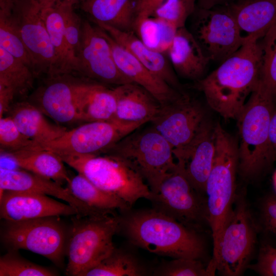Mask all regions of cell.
<instances>
[{
	"label": "cell",
	"mask_w": 276,
	"mask_h": 276,
	"mask_svg": "<svg viewBox=\"0 0 276 276\" xmlns=\"http://www.w3.org/2000/svg\"><path fill=\"white\" fill-rule=\"evenodd\" d=\"M259 38H244L241 47L205 77L197 81L209 106L223 118L237 119L260 80Z\"/></svg>",
	"instance_id": "6da1fadb"
},
{
	"label": "cell",
	"mask_w": 276,
	"mask_h": 276,
	"mask_svg": "<svg viewBox=\"0 0 276 276\" xmlns=\"http://www.w3.org/2000/svg\"><path fill=\"white\" fill-rule=\"evenodd\" d=\"M119 217L118 233L134 246L173 259L202 260L205 256L199 232L153 208H131L120 212Z\"/></svg>",
	"instance_id": "7a4b0ae2"
},
{
	"label": "cell",
	"mask_w": 276,
	"mask_h": 276,
	"mask_svg": "<svg viewBox=\"0 0 276 276\" xmlns=\"http://www.w3.org/2000/svg\"><path fill=\"white\" fill-rule=\"evenodd\" d=\"M273 95L260 80L236 119L238 172L245 179L261 175L276 159L269 140Z\"/></svg>",
	"instance_id": "3957f363"
},
{
	"label": "cell",
	"mask_w": 276,
	"mask_h": 276,
	"mask_svg": "<svg viewBox=\"0 0 276 276\" xmlns=\"http://www.w3.org/2000/svg\"><path fill=\"white\" fill-rule=\"evenodd\" d=\"M215 152L208 177L205 194L209 225L216 251L223 227L233 209L237 196L238 143L219 123L214 126Z\"/></svg>",
	"instance_id": "277c9868"
},
{
	"label": "cell",
	"mask_w": 276,
	"mask_h": 276,
	"mask_svg": "<svg viewBox=\"0 0 276 276\" xmlns=\"http://www.w3.org/2000/svg\"><path fill=\"white\" fill-rule=\"evenodd\" d=\"M119 225L117 213L73 216L66 242L65 274L84 276L106 258L116 247L113 239Z\"/></svg>",
	"instance_id": "5b68a950"
},
{
	"label": "cell",
	"mask_w": 276,
	"mask_h": 276,
	"mask_svg": "<svg viewBox=\"0 0 276 276\" xmlns=\"http://www.w3.org/2000/svg\"><path fill=\"white\" fill-rule=\"evenodd\" d=\"M103 154L59 156L64 163L99 188L119 197L131 207L140 199L149 200L152 193L138 169L125 159Z\"/></svg>",
	"instance_id": "8992f818"
},
{
	"label": "cell",
	"mask_w": 276,
	"mask_h": 276,
	"mask_svg": "<svg viewBox=\"0 0 276 276\" xmlns=\"http://www.w3.org/2000/svg\"><path fill=\"white\" fill-rule=\"evenodd\" d=\"M103 153L131 163L153 193L158 192L164 180L177 167L172 146L153 126L135 130Z\"/></svg>",
	"instance_id": "52a82bcc"
},
{
	"label": "cell",
	"mask_w": 276,
	"mask_h": 276,
	"mask_svg": "<svg viewBox=\"0 0 276 276\" xmlns=\"http://www.w3.org/2000/svg\"><path fill=\"white\" fill-rule=\"evenodd\" d=\"M60 217L49 216L18 221L3 220L1 241L7 251L29 250L43 256L62 268L69 227Z\"/></svg>",
	"instance_id": "ba28073f"
},
{
	"label": "cell",
	"mask_w": 276,
	"mask_h": 276,
	"mask_svg": "<svg viewBox=\"0 0 276 276\" xmlns=\"http://www.w3.org/2000/svg\"><path fill=\"white\" fill-rule=\"evenodd\" d=\"M257 227L244 195L237 194L210 262L224 276L241 275L248 268L257 243Z\"/></svg>",
	"instance_id": "9c48e42d"
},
{
	"label": "cell",
	"mask_w": 276,
	"mask_h": 276,
	"mask_svg": "<svg viewBox=\"0 0 276 276\" xmlns=\"http://www.w3.org/2000/svg\"><path fill=\"white\" fill-rule=\"evenodd\" d=\"M177 165L149 200L154 210L200 232L204 225H209L205 195L194 188L183 167Z\"/></svg>",
	"instance_id": "30bf717a"
},
{
	"label": "cell",
	"mask_w": 276,
	"mask_h": 276,
	"mask_svg": "<svg viewBox=\"0 0 276 276\" xmlns=\"http://www.w3.org/2000/svg\"><path fill=\"white\" fill-rule=\"evenodd\" d=\"M190 32L210 61L222 62L242 45L244 38L228 5L196 8Z\"/></svg>",
	"instance_id": "8fae6325"
},
{
	"label": "cell",
	"mask_w": 276,
	"mask_h": 276,
	"mask_svg": "<svg viewBox=\"0 0 276 276\" xmlns=\"http://www.w3.org/2000/svg\"><path fill=\"white\" fill-rule=\"evenodd\" d=\"M143 125L116 119L86 122L66 130L52 141L33 147L51 151L59 156L102 154Z\"/></svg>",
	"instance_id": "7c38bea8"
},
{
	"label": "cell",
	"mask_w": 276,
	"mask_h": 276,
	"mask_svg": "<svg viewBox=\"0 0 276 276\" xmlns=\"http://www.w3.org/2000/svg\"><path fill=\"white\" fill-rule=\"evenodd\" d=\"M77 60L76 72L89 79L116 86L132 83L117 67L105 31L86 20H83Z\"/></svg>",
	"instance_id": "4fadbf2b"
},
{
	"label": "cell",
	"mask_w": 276,
	"mask_h": 276,
	"mask_svg": "<svg viewBox=\"0 0 276 276\" xmlns=\"http://www.w3.org/2000/svg\"><path fill=\"white\" fill-rule=\"evenodd\" d=\"M12 14L31 58L35 74H57V59L41 9L35 0H19Z\"/></svg>",
	"instance_id": "5bb4252c"
},
{
	"label": "cell",
	"mask_w": 276,
	"mask_h": 276,
	"mask_svg": "<svg viewBox=\"0 0 276 276\" xmlns=\"http://www.w3.org/2000/svg\"><path fill=\"white\" fill-rule=\"evenodd\" d=\"M202 107L187 95L161 106L151 122L170 144L173 151L182 149L195 137L205 121Z\"/></svg>",
	"instance_id": "9a60e30c"
},
{
	"label": "cell",
	"mask_w": 276,
	"mask_h": 276,
	"mask_svg": "<svg viewBox=\"0 0 276 276\" xmlns=\"http://www.w3.org/2000/svg\"><path fill=\"white\" fill-rule=\"evenodd\" d=\"M50 77L38 92V105L36 106L58 122L79 121L78 102L86 81L76 79L70 74Z\"/></svg>",
	"instance_id": "2e32d148"
},
{
	"label": "cell",
	"mask_w": 276,
	"mask_h": 276,
	"mask_svg": "<svg viewBox=\"0 0 276 276\" xmlns=\"http://www.w3.org/2000/svg\"><path fill=\"white\" fill-rule=\"evenodd\" d=\"M0 191V217L4 220L18 221L78 214L69 204L56 200L48 195L27 192Z\"/></svg>",
	"instance_id": "e0dca14e"
},
{
	"label": "cell",
	"mask_w": 276,
	"mask_h": 276,
	"mask_svg": "<svg viewBox=\"0 0 276 276\" xmlns=\"http://www.w3.org/2000/svg\"><path fill=\"white\" fill-rule=\"evenodd\" d=\"M215 152L214 126L206 119L188 145L173 151L176 163L183 167L185 175L192 186L203 195Z\"/></svg>",
	"instance_id": "ac0fdd59"
},
{
	"label": "cell",
	"mask_w": 276,
	"mask_h": 276,
	"mask_svg": "<svg viewBox=\"0 0 276 276\" xmlns=\"http://www.w3.org/2000/svg\"><path fill=\"white\" fill-rule=\"evenodd\" d=\"M27 192L55 197L66 202L79 216L107 213L95 210L76 198L67 187L55 181L21 169L0 168V191Z\"/></svg>",
	"instance_id": "d6986e66"
},
{
	"label": "cell",
	"mask_w": 276,
	"mask_h": 276,
	"mask_svg": "<svg viewBox=\"0 0 276 276\" xmlns=\"http://www.w3.org/2000/svg\"><path fill=\"white\" fill-rule=\"evenodd\" d=\"M105 33L111 45L114 61L120 72L132 83L150 93L161 106L175 101L186 94L173 88L151 72L125 48Z\"/></svg>",
	"instance_id": "ffe728a7"
},
{
	"label": "cell",
	"mask_w": 276,
	"mask_h": 276,
	"mask_svg": "<svg viewBox=\"0 0 276 276\" xmlns=\"http://www.w3.org/2000/svg\"><path fill=\"white\" fill-rule=\"evenodd\" d=\"M117 42L125 48L151 72L176 90L184 93L166 54L153 50L145 44L134 32L124 31L100 23H95Z\"/></svg>",
	"instance_id": "44dd1931"
},
{
	"label": "cell",
	"mask_w": 276,
	"mask_h": 276,
	"mask_svg": "<svg viewBox=\"0 0 276 276\" xmlns=\"http://www.w3.org/2000/svg\"><path fill=\"white\" fill-rule=\"evenodd\" d=\"M167 54L175 72L189 80L202 78L210 61L185 27L177 29Z\"/></svg>",
	"instance_id": "7402d4cb"
},
{
	"label": "cell",
	"mask_w": 276,
	"mask_h": 276,
	"mask_svg": "<svg viewBox=\"0 0 276 276\" xmlns=\"http://www.w3.org/2000/svg\"><path fill=\"white\" fill-rule=\"evenodd\" d=\"M117 108L114 119L144 124L152 122L159 112L161 105L141 86L128 83L114 87Z\"/></svg>",
	"instance_id": "603a6c76"
},
{
	"label": "cell",
	"mask_w": 276,
	"mask_h": 276,
	"mask_svg": "<svg viewBox=\"0 0 276 276\" xmlns=\"http://www.w3.org/2000/svg\"><path fill=\"white\" fill-rule=\"evenodd\" d=\"M228 6L244 38L261 39L276 25V0H235Z\"/></svg>",
	"instance_id": "cb8c5ba5"
},
{
	"label": "cell",
	"mask_w": 276,
	"mask_h": 276,
	"mask_svg": "<svg viewBox=\"0 0 276 276\" xmlns=\"http://www.w3.org/2000/svg\"><path fill=\"white\" fill-rule=\"evenodd\" d=\"M137 0H80L81 9L95 23L134 32Z\"/></svg>",
	"instance_id": "d4e9b609"
},
{
	"label": "cell",
	"mask_w": 276,
	"mask_h": 276,
	"mask_svg": "<svg viewBox=\"0 0 276 276\" xmlns=\"http://www.w3.org/2000/svg\"><path fill=\"white\" fill-rule=\"evenodd\" d=\"M10 110L9 116L20 131L35 142L34 146L52 141L67 130L65 127L49 122L41 110L30 103H17Z\"/></svg>",
	"instance_id": "484cf974"
},
{
	"label": "cell",
	"mask_w": 276,
	"mask_h": 276,
	"mask_svg": "<svg viewBox=\"0 0 276 276\" xmlns=\"http://www.w3.org/2000/svg\"><path fill=\"white\" fill-rule=\"evenodd\" d=\"M5 152L20 169L50 179L62 186L70 180L71 177L64 162L51 151L31 146L15 152Z\"/></svg>",
	"instance_id": "4316f807"
},
{
	"label": "cell",
	"mask_w": 276,
	"mask_h": 276,
	"mask_svg": "<svg viewBox=\"0 0 276 276\" xmlns=\"http://www.w3.org/2000/svg\"><path fill=\"white\" fill-rule=\"evenodd\" d=\"M117 108L114 88L87 81L78 102L79 121H106L114 119Z\"/></svg>",
	"instance_id": "83f0119b"
},
{
	"label": "cell",
	"mask_w": 276,
	"mask_h": 276,
	"mask_svg": "<svg viewBox=\"0 0 276 276\" xmlns=\"http://www.w3.org/2000/svg\"><path fill=\"white\" fill-rule=\"evenodd\" d=\"M62 2L41 9V13L57 59V75L77 71L76 58L66 41L63 24Z\"/></svg>",
	"instance_id": "f1b7e54d"
},
{
	"label": "cell",
	"mask_w": 276,
	"mask_h": 276,
	"mask_svg": "<svg viewBox=\"0 0 276 276\" xmlns=\"http://www.w3.org/2000/svg\"><path fill=\"white\" fill-rule=\"evenodd\" d=\"M153 268L129 249L115 247L106 258L84 276L152 275Z\"/></svg>",
	"instance_id": "f546056e"
},
{
	"label": "cell",
	"mask_w": 276,
	"mask_h": 276,
	"mask_svg": "<svg viewBox=\"0 0 276 276\" xmlns=\"http://www.w3.org/2000/svg\"><path fill=\"white\" fill-rule=\"evenodd\" d=\"M66 187L76 198L90 208L103 212L116 213L132 207L119 197L99 188L80 173L71 177Z\"/></svg>",
	"instance_id": "4dcf8cb0"
},
{
	"label": "cell",
	"mask_w": 276,
	"mask_h": 276,
	"mask_svg": "<svg viewBox=\"0 0 276 276\" xmlns=\"http://www.w3.org/2000/svg\"><path fill=\"white\" fill-rule=\"evenodd\" d=\"M177 29L167 21L152 16L136 22L134 32L150 49L167 54Z\"/></svg>",
	"instance_id": "1f68e13d"
},
{
	"label": "cell",
	"mask_w": 276,
	"mask_h": 276,
	"mask_svg": "<svg viewBox=\"0 0 276 276\" xmlns=\"http://www.w3.org/2000/svg\"><path fill=\"white\" fill-rule=\"evenodd\" d=\"M34 77L27 64L0 47V84L23 94L32 87Z\"/></svg>",
	"instance_id": "d6a6232c"
},
{
	"label": "cell",
	"mask_w": 276,
	"mask_h": 276,
	"mask_svg": "<svg viewBox=\"0 0 276 276\" xmlns=\"http://www.w3.org/2000/svg\"><path fill=\"white\" fill-rule=\"evenodd\" d=\"M0 47L25 63L33 71L31 58L22 41L12 12L8 13L0 12Z\"/></svg>",
	"instance_id": "836d02e7"
},
{
	"label": "cell",
	"mask_w": 276,
	"mask_h": 276,
	"mask_svg": "<svg viewBox=\"0 0 276 276\" xmlns=\"http://www.w3.org/2000/svg\"><path fill=\"white\" fill-rule=\"evenodd\" d=\"M216 268L209 263L205 266L202 260L190 258H174L153 267L154 276H212Z\"/></svg>",
	"instance_id": "e575fe53"
},
{
	"label": "cell",
	"mask_w": 276,
	"mask_h": 276,
	"mask_svg": "<svg viewBox=\"0 0 276 276\" xmlns=\"http://www.w3.org/2000/svg\"><path fill=\"white\" fill-rule=\"evenodd\" d=\"M54 269L44 267L21 257L17 250H8L0 258V276H55Z\"/></svg>",
	"instance_id": "d590c367"
},
{
	"label": "cell",
	"mask_w": 276,
	"mask_h": 276,
	"mask_svg": "<svg viewBox=\"0 0 276 276\" xmlns=\"http://www.w3.org/2000/svg\"><path fill=\"white\" fill-rule=\"evenodd\" d=\"M261 51L260 80L273 95L276 94V25L260 39Z\"/></svg>",
	"instance_id": "8d00e7d4"
},
{
	"label": "cell",
	"mask_w": 276,
	"mask_h": 276,
	"mask_svg": "<svg viewBox=\"0 0 276 276\" xmlns=\"http://www.w3.org/2000/svg\"><path fill=\"white\" fill-rule=\"evenodd\" d=\"M196 8V0H166L153 16L163 19L179 29Z\"/></svg>",
	"instance_id": "74e56055"
},
{
	"label": "cell",
	"mask_w": 276,
	"mask_h": 276,
	"mask_svg": "<svg viewBox=\"0 0 276 276\" xmlns=\"http://www.w3.org/2000/svg\"><path fill=\"white\" fill-rule=\"evenodd\" d=\"M35 144V142L20 131L10 116L0 118L1 151L15 152Z\"/></svg>",
	"instance_id": "f35d334b"
},
{
	"label": "cell",
	"mask_w": 276,
	"mask_h": 276,
	"mask_svg": "<svg viewBox=\"0 0 276 276\" xmlns=\"http://www.w3.org/2000/svg\"><path fill=\"white\" fill-rule=\"evenodd\" d=\"M74 5L71 2H62L65 38L72 53L77 59L81 44L83 20L75 12L74 9Z\"/></svg>",
	"instance_id": "ab89813d"
},
{
	"label": "cell",
	"mask_w": 276,
	"mask_h": 276,
	"mask_svg": "<svg viewBox=\"0 0 276 276\" xmlns=\"http://www.w3.org/2000/svg\"><path fill=\"white\" fill-rule=\"evenodd\" d=\"M248 268L263 276H276V246L269 244L262 245L256 263Z\"/></svg>",
	"instance_id": "60d3db41"
},
{
	"label": "cell",
	"mask_w": 276,
	"mask_h": 276,
	"mask_svg": "<svg viewBox=\"0 0 276 276\" xmlns=\"http://www.w3.org/2000/svg\"><path fill=\"white\" fill-rule=\"evenodd\" d=\"M261 219L265 231L276 239V195H270L262 201Z\"/></svg>",
	"instance_id": "b9f144b4"
},
{
	"label": "cell",
	"mask_w": 276,
	"mask_h": 276,
	"mask_svg": "<svg viewBox=\"0 0 276 276\" xmlns=\"http://www.w3.org/2000/svg\"><path fill=\"white\" fill-rule=\"evenodd\" d=\"M166 0H137L135 22L153 16Z\"/></svg>",
	"instance_id": "7bdbcfd3"
},
{
	"label": "cell",
	"mask_w": 276,
	"mask_h": 276,
	"mask_svg": "<svg viewBox=\"0 0 276 276\" xmlns=\"http://www.w3.org/2000/svg\"><path fill=\"white\" fill-rule=\"evenodd\" d=\"M15 95L16 92L13 88L0 84V118L9 110L10 103Z\"/></svg>",
	"instance_id": "ee69618b"
},
{
	"label": "cell",
	"mask_w": 276,
	"mask_h": 276,
	"mask_svg": "<svg viewBox=\"0 0 276 276\" xmlns=\"http://www.w3.org/2000/svg\"><path fill=\"white\" fill-rule=\"evenodd\" d=\"M269 140L273 155L276 159V94L273 95L269 126Z\"/></svg>",
	"instance_id": "f6af8a7d"
},
{
	"label": "cell",
	"mask_w": 276,
	"mask_h": 276,
	"mask_svg": "<svg viewBox=\"0 0 276 276\" xmlns=\"http://www.w3.org/2000/svg\"><path fill=\"white\" fill-rule=\"evenodd\" d=\"M235 0H196V7L201 9H209L212 8L226 5Z\"/></svg>",
	"instance_id": "bcb514c9"
},
{
	"label": "cell",
	"mask_w": 276,
	"mask_h": 276,
	"mask_svg": "<svg viewBox=\"0 0 276 276\" xmlns=\"http://www.w3.org/2000/svg\"><path fill=\"white\" fill-rule=\"evenodd\" d=\"M19 0H0V12L10 13Z\"/></svg>",
	"instance_id": "7dc6e473"
},
{
	"label": "cell",
	"mask_w": 276,
	"mask_h": 276,
	"mask_svg": "<svg viewBox=\"0 0 276 276\" xmlns=\"http://www.w3.org/2000/svg\"><path fill=\"white\" fill-rule=\"evenodd\" d=\"M39 6L40 9H43L49 6H51L58 2L68 1L71 2L74 4L79 3L80 0H35Z\"/></svg>",
	"instance_id": "c3c4849f"
},
{
	"label": "cell",
	"mask_w": 276,
	"mask_h": 276,
	"mask_svg": "<svg viewBox=\"0 0 276 276\" xmlns=\"http://www.w3.org/2000/svg\"><path fill=\"white\" fill-rule=\"evenodd\" d=\"M272 181H273L274 188L276 191V170L274 172L272 176Z\"/></svg>",
	"instance_id": "681fc988"
}]
</instances>
